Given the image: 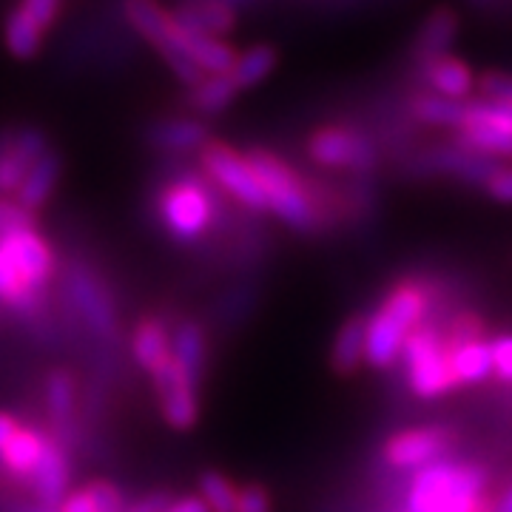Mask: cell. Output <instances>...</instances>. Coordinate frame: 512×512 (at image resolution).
Returning a JSON list of instances; mask_svg holds the SVG:
<instances>
[{
	"label": "cell",
	"instance_id": "obj_1",
	"mask_svg": "<svg viewBox=\"0 0 512 512\" xmlns=\"http://www.w3.org/2000/svg\"><path fill=\"white\" fill-rule=\"evenodd\" d=\"M154 222L174 245L197 248L217 228H225V197L200 168L171 160L168 171L151 191Z\"/></svg>",
	"mask_w": 512,
	"mask_h": 512
},
{
	"label": "cell",
	"instance_id": "obj_17",
	"mask_svg": "<svg viewBox=\"0 0 512 512\" xmlns=\"http://www.w3.org/2000/svg\"><path fill=\"white\" fill-rule=\"evenodd\" d=\"M208 140H211V131L205 126V120L191 117V114L160 117L146 128V143L163 160H183L185 154H200Z\"/></svg>",
	"mask_w": 512,
	"mask_h": 512
},
{
	"label": "cell",
	"instance_id": "obj_10",
	"mask_svg": "<svg viewBox=\"0 0 512 512\" xmlns=\"http://www.w3.org/2000/svg\"><path fill=\"white\" fill-rule=\"evenodd\" d=\"M200 171L214 183L222 197H231L242 211L248 214H268V200L265 191L256 180L254 168L248 163L245 151H237L234 146L222 140H208L205 148L197 154Z\"/></svg>",
	"mask_w": 512,
	"mask_h": 512
},
{
	"label": "cell",
	"instance_id": "obj_2",
	"mask_svg": "<svg viewBox=\"0 0 512 512\" xmlns=\"http://www.w3.org/2000/svg\"><path fill=\"white\" fill-rule=\"evenodd\" d=\"M60 254L37 228L0 237V311L18 328L52 308Z\"/></svg>",
	"mask_w": 512,
	"mask_h": 512
},
{
	"label": "cell",
	"instance_id": "obj_16",
	"mask_svg": "<svg viewBox=\"0 0 512 512\" xmlns=\"http://www.w3.org/2000/svg\"><path fill=\"white\" fill-rule=\"evenodd\" d=\"M458 23L456 9L450 6H439L433 9L427 18L421 20V26L416 29V35L410 37V46H407V63H404V77L416 74L419 69H424L427 63L439 60L450 52V46L456 43Z\"/></svg>",
	"mask_w": 512,
	"mask_h": 512
},
{
	"label": "cell",
	"instance_id": "obj_44",
	"mask_svg": "<svg viewBox=\"0 0 512 512\" xmlns=\"http://www.w3.org/2000/svg\"><path fill=\"white\" fill-rule=\"evenodd\" d=\"M493 512H512V484H507L504 493L495 498Z\"/></svg>",
	"mask_w": 512,
	"mask_h": 512
},
{
	"label": "cell",
	"instance_id": "obj_14",
	"mask_svg": "<svg viewBox=\"0 0 512 512\" xmlns=\"http://www.w3.org/2000/svg\"><path fill=\"white\" fill-rule=\"evenodd\" d=\"M52 148L49 134L37 126L0 128V197H15L18 188L32 171V165Z\"/></svg>",
	"mask_w": 512,
	"mask_h": 512
},
{
	"label": "cell",
	"instance_id": "obj_12",
	"mask_svg": "<svg viewBox=\"0 0 512 512\" xmlns=\"http://www.w3.org/2000/svg\"><path fill=\"white\" fill-rule=\"evenodd\" d=\"M456 447V433L441 424H424V427H407L393 433L384 441L379 458L390 473H416L421 467H430L441 458H450Z\"/></svg>",
	"mask_w": 512,
	"mask_h": 512
},
{
	"label": "cell",
	"instance_id": "obj_32",
	"mask_svg": "<svg viewBox=\"0 0 512 512\" xmlns=\"http://www.w3.org/2000/svg\"><path fill=\"white\" fill-rule=\"evenodd\" d=\"M197 495L208 512H237L239 487L220 470H202Z\"/></svg>",
	"mask_w": 512,
	"mask_h": 512
},
{
	"label": "cell",
	"instance_id": "obj_11",
	"mask_svg": "<svg viewBox=\"0 0 512 512\" xmlns=\"http://www.w3.org/2000/svg\"><path fill=\"white\" fill-rule=\"evenodd\" d=\"M123 15L131 23V29L146 40L148 46L163 57L171 74L183 83L185 89L200 86L208 74L185 55L171 35V12H165L157 0H123Z\"/></svg>",
	"mask_w": 512,
	"mask_h": 512
},
{
	"label": "cell",
	"instance_id": "obj_3",
	"mask_svg": "<svg viewBox=\"0 0 512 512\" xmlns=\"http://www.w3.org/2000/svg\"><path fill=\"white\" fill-rule=\"evenodd\" d=\"M393 487L402 512H487L493 504L490 470L470 458H441Z\"/></svg>",
	"mask_w": 512,
	"mask_h": 512
},
{
	"label": "cell",
	"instance_id": "obj_9",
	"mask_svg": "<svg viewBox=\"0 0 512 512\" xmlns=\"http://www.w3.org/2000/svg\"><path fill=\"white\" fill-rule=\"evenodd\" d=\"M498 165L501 160L476 154L470 148L458 146L456 140H444V143L410 151L399 163V168L410 180H456V183L473 185V188L484 191V185L493 177Z\"/></svg>",
	"mask_w": 512,
	"mask_h": 512
},
{
	"label": "cell",
	"instance_id": "obj_35",
	"mask_svg": "<svg viewBox=\"0 0 512 512\" xmlns=\"http://www.w3.org/2000/svg\"><path fill=\"white\" fill-rule=\"evenodd\" d=\"M37 228V217L32 211H26L23 205L15 200H6L0 197V237H9L15 231H29Z\"/></svg>",
	"mask_w": 512,
	"mask_h": 512
},
{
	"label": "cell",
	"instance_id": "obj_39",
	"mask_svg": "<svg viewBox=\"0 0 512 512\" xmlns=\"http://www.w3.org/2000/svg\"><path fill=\"white\" fill-rule=\"evenodd\" d=\"M171 501H174V495L168 490H151V493L134 498L123 512H163Z\"/></svg>",
	"mask_w": 512,
	"mask_h": 512
},
{
	"label": "cell",
	"instance_id": "obj_19",
	"mask_svg": "<svg viewBox=\"0 0 512 512\" xmlns=\"http://www.w3.org/2000/svg\"><path fill=\"white\" fill-rule=\"evenodd\" d=\"M72 476H74V456L57 444L55 439H49L46 453L37 464L35 476L26 484L29 498H35L37 504L43 507H60L66 501V495L72 493Z\"/></svg>",
	"mask_w": 512,
	"mask_h": 512
},
{
	"label": "cell",
	"instance_id": "obj_27",
	"mask_svg": "<svg viewBox=\"0 0 512 512\" xmlns=\"http://www.w3.org/2000/svg\"><path fill=\"white\" fill-rule=\"evenodd\" d=\"M46 26L23 6H12L9 15H6V23H3V43L9 49V55L18 57V60H32V57L40 52L43 46V37H46Z\"/></svg>",
	"mask_w": 512,
	"mask_h": 512
},
{
	"label": "cell",
	"instance_id": "obj_41",
	"mask_svg": "<svg viewBox=\"0 0 512 512\" xmlns=\"http://www.w3.org/2000/svg\"><path fill=\"white\" fill-rule=\"evenodd\" d=\"M20 3H23L46 29H52V23H55L57 15H60V6H63V0H20Z\"/></svg>",
	"mask_w": 512,
	"mask_h": 512
},
{
	"label": "cell",
	"instance_id": "obj_23",
	"mask_svg": "<svg viewBox=\"0 0 512 512\" xmlns=\"http://www.w3.org/2000/svg\"><path fill=\"white\" fill-rule=\"evenodd\" d=\"M174 20L188 29L205 37H225L237 26V12L225 0H183L180 6L171 9Z\"/></svg>",
	"mask_w": 512,
	"mask_h": 512
},
{
	"label": "cell",
	"instance_id": "obj_13",
	"mask_svg": "<svg viewBox=\"0 0 512 512\" xmlns=\"http://www.w3.org/2000/svg\"><path fill=\"white\" fill-rule=\"evenodd\" d=\"M148 379H151L154 396H157L160 416L171 430L188 433V430H194L200 424V390L188 382V376L183 373V367L177 365L174 353Z\"/></svg>",
	"mask_w": 512,
	"mask_h": 512
},
{
	"label": "cell",
	"instance_id": "obj_26",
	"mask_svg": "<svg viewBox=\"0 0 512 512\" xmlns=\"http://www.w3.org/2000/svg\"><path fill=\"white\" fill-rule=\"evenodd\" d=\"M407 114L416 126L458 131L464 123V103L447 100V97L427 92V89H410L407 92Z\"/></svg>",
	"mask_w": 512,
	"mask_h": 512
},
{
	"label": "cell",
	"instance_id": "obj_4",
	"mask_svg": "<svg viewBox=\"0 0 512 512\" xmlns=\"http://www.w3.org/2000/svg\"><path fill=\"white\" fill-rule=\"evenodd\" d=\"M441 293L444 288L427 276H404L390 285L379 308L367 313V365L373 370L399 367L407 339L424 325Z\"/></svg>",
	"mask_w": 512,
	"mask_h": 512
},
{
	"label": "cell",
	"instance_id": "obj_29",
	"mask_svg": "<svg viewBox=\"0 0 512 512\" xmlns=\"http://www.w3.org/2000/svg\"><path fill=\"white\" fill-rule=\"evenodd\" d=\"M237 83L231 80V74H208L200 86L188 89L185 92V106L191 114H200V117H214L222 114L234 106L237 100Z\"/></svg>",
	"mask_w": 512,
	"mask_h": 512
},
{
	"label": "cell",
	"instance_id": "obj_31",
	"mask_svg": "<svg viewBox=\"0 0 512 512\" xmlns=\"http://www.w3.org/2000/svg\"><path fill=\"white\" fill-rule=\"evenodd\" d=\"M276 49L271 43H256L251 46L248 52H242L237 55V63H234V69H231V80L237 83V89H254L259 86L268 74L276 69Z\"/></svg>",
	"mask_w": 512,
	"mask_h": 512
},
{
	"label": "cell",
	"instance_id": "obj_20",
	"mask_svg": "<svg viewBox=\"0 0 512 512\" xmlns=\"http://www.w3.org/2000/svg\"><path fill=\"white\" fill-rule=\"evenodd\" d=\"M404 83L410 89H427V92L441 94L447 100H456V103H470L473 92H476L473 69L453 55H444L433 63H427L416 74L404 77Z\"/></svg>",
	"mask_w": 512,
	"mask_h": 512
},
{
	"label": "cell",
	"instance_id": "obj_18",
	"mask_svg": "<svg viewBox=\"0 0 512 512\" xmlns=\"http://www.w3.org/2000/svg\"><path fill=\"white\" fill-rule=\"evenodd\" d=\"M49 439L52 436H49L46 424L20 421L18 433L0 450V476H3V481H9V484L26 490V484L35 476L40 458L46 453Z\"/></svg>",
	"mask_w": 512,
	"mask_h": 512
},
{
	"label": "cell",
	"instance_id": "obj_24",
	"mask_svg": "<svg viewBox=\"0 0 512 512\" xmlns=\"http://www.w3.org/2000/svg\"><path fill=\"white\" fill-rule=\"evenodd\" d=\"M367 362V313H353L330 342V367L336 376H353Z\"/></svg>",
	"mask_w": 512,
	"mask_h": 512
},
{
	"label": "cell",
	"instance_id": "obj_36",
	"mask_svg": "<svg viewBox=\"0 0 512 512\" xmlns=\"http://www.w3.org/2000/svg\"><path fill=\"white\" fill-rule=\"evenodd\" d=\"M490 350H493V376L498 382L512 387V333L493 336Z\"/></svg>",
	"mask_w": 512,
	"mask_h": 512
},
{
	"label": "cell",
	"instance_id": "obj_25",
	"mask_svg": "<svg viewBox=\"0 0 512 512\" xmlns=\"http://www.w3.org/2000/svg\"><path fill=\"white\" fill-rule=\"evenodd\" d=\"M60 177H63V154L57 148H49L35 165L32 171L26 174V180L18 188V194L12 200L23 205L26 211H40L46 208V202L55 197L57 185H60Z\"/></svg>",
	"mask_w": 512,
	"mask_h": 512
},
{
	"label": "cell",
	"instance_id": "obj_33",
	"mask_svg": "<svg viewBox=\"0 0 512 512\" xmlns=\"http://www.w3.org/2000/svg\"><path fill=\"white\" fill-rule=\"evenodd\" d=\"M254 296L256 291L248 282H239L237 288H231V291L225 293L220 299V308H217V322H220V328H231V325L242 322V319L251 313Z\"/></svg>",
	"mask_w": 512,
	"mask_h": 512
},
{
	"label": "cell",
	"instance_id": "obj_8",
	"mask_svg": "<svg viewBox=\"0 0 512 512\" xmlns=\"http://www.w3.org/2000/svg\"><path fill=\"white\" fill-rule=\"evenodd\" d=\"M399 365H402L404 384H407L410 396H416L421 402H433V399H441V396L458 390L450 348L444 342L439 322L430 316L407 339Z\"/></svg>",
	"mask_w": 512,
	"mask_h": 512
},
{
	"label": "cell",
	"instance_id": "obj_5",
	"mask_svg": "<svg viewBox=\"0 0 512 512\" xmlns=\"http://www.w3.org/2000/svg\"><path fill=\"white\" fill-rule=\"evenodd\" d=\"M57 293L77 316L89 342L123 350L120 305L114 296V285L109 274H103L86 251H66V256H60Z\"/></svg>",
	"mask_w": 512,
	"mask_h": 512
},
{
	"label": "cell",
	"instance_id": "obj_42",
	"mask_svg": "<svg viewBox=\"0 0 512 512\" xmlns=\"http://www.w3.org/2000/svg\"><path fill=\"white\" fill-rule=\"evenodd\" d=\"M20 421L15 413H9V410H0V450L9 444V439L18 433V427H20Z\"/></svg>",
	"mask_w": 512,
	"mask_h": 512
},
{
	"label": "cell",
	"instance_id": "obj_7",
	"mask_svg": "<svg viewBox=\"0 0 512 512\" xmlns=\"http://www.w3.org/2000/svg\"><path fill=\"white\" fill-rule=\"evenodd\" d=\"M305 157L319 168L348 177H376L384 163V151L373 131L356 123H330L311 131L305 140Z\"/></svg>",
	"mask_w": 512,
	"mask_h": 512
},
{
	"label": "cell",
	"instance_id": "obj_22",
	"mask_svg": "<svg viewBox=\"0 0 512 512\" xmlns=\"http://www.w3.org/2000/svg\"><path fill=\"white\" fill-rule=\"evenodd\" d=\"M128 353L134 359V365L140 367L146 376L171 359V325L163 316H143L128 339Z\"/></svg>",
	"mask_w": 512,
	"mask_h": 512
},
{
	"label": "cell",
	"instance_id": "obj_43",
	"mask_svg": "<svg viewBox=\"0 0 512 512\" xmlns=\"http://www.w3.org/2000/svg\"><path fill=\"white\" fill-rule=\"evenodd\" d=\"M163 512H208L202 504L200 495H183V498H174Z\"/></svg>",
	"mask_w": 512,
	"mask_h": 512
},
{
	"label": "cell",
	"instance_id": "obj_28",
	"mask_svg": "<svg viewBox=\"0 0 512 512\" xmlns=\"http://www.w3.org/2000/svg\"><path fill=\"white\" fill-rule=\"evenodd\" d=\"M131 504L120 484L109 478H92L89 484L77 487L66 495L57 512H123Z\"/></svg>",
	"mask_w": 512,
	"mask_h": 512
},
{
	"label": "cell",
	"instance_id": "obj_34",
	"mask_svg": "<svg viewBox=\"0 0 512 512\" xmlns=\"http://www.w3.org/2000/svg\"><path fill=\"white\" fill-rule=\"evenodd\" d=\"M476 92L481 100L512 106V72H484L476 80Z\"/></svg>",
	"mask_w": 512,
	"mask_h": 512
},
{
	"label": "cell",
	"instance_id": "obj_6",
	"mask_svg": "<svg viewBox=\"0 0 512 512\" xmlns=\"http://www.w3.org/2000/svg\"><path fill=\"white\" fill-rule=\"evenodd\" d=\"M245 157L265 191L268 211L279 222H285L293 234L316 237V234L333 228V220L316 197L311 174H302L296 165L288 163L282 154H276L271 148H248Z\"/></svg>",
	"mask_w": 512,
	"mask_h": 512
},
{
	"label": "cell",
	"instance_id": "obj_15",
	"mask_svg": "<svg viewBox=\"0 0 512 512\" xmlns=\"http://www.w3.org/2000/svg\"><path fill=\"white\" fill-rule=\"evenodd\" d=\"M80 410V376L72 367L57 365L43 376V416L49 436L69 450Z\"/></svg>",
	"mask_w": 512,
	"mask_h": 512
},
{
	"label": "cell",
	"instance_id": "obj_38",
	"mask_svg": "<svg viewBox=\"0 0 512 512\" xmlns=\"http://www.w3.org/2000/svg\"><path fill=\"white\" fill-rule=\"evenodd\" d=\"M237 512H274L271 493L262 484H245V487H239Z\"/></svg>",
	"mask_w": 512,
	"mask_h": 512
},
{
	"label": "cell",
	"instance_id": "obj_30",
	"mask_svg": "<svg viewBox=\"0 0 512 512\" xmlns=\"http://www.w3.org/2000/svg\"><path fill=\"white\" fill-rule=\"evenodd\" d=\"M450 359H453V373H456L458 387L481 384L493 376V350H490V339H476V342L458 345V348L450 350Z\"/></svg>",
	"mask_w": 512,
	"mask_h": 512
},
{
	"label": "cell",
	"instance_id": "obj_21",
	"mask_svg": "<svg viewBox=\"0 0 512 512\" xmlns=\"http://www.w3.org/2000/svg\"><path fill=\"white\" fill-rule=\"evenodd\" d=\"M208 350V333L200 319H180L171 328V353L197 390H202L208 376Z\"/></svg>",
	"mask_w": 512,
	"mask_h": 512
},
{
	"label": "cell",
	"instance_id": "obj_40",
	"mask_svg": "<svg viewBox=\"0 0 512 512\" xmlns=\"http://www.w3.org/2000/svg\"><path fill=\"white\" fill-rule=\"evenodd\" d=\"M467 6L490 20H512V0H467Z\"/></svg>",
	"mask_w": 512,
	"mask_h": 512
},
{
	"label": "cell",
	"instance_id": "obj_37",
	"mask_svg": "<svg viewBox=\"0 0 512 512\" xmlns=\"http://www.w3.org/2000/svg\"><path fill=\"white\" fill-rule=\"evenodd\" d=\"M484 194L501 205H512V163H501L484 185Z\"/></svg>",
	"mask_w": 512,
	"mask_h": 512
}]
</instances>
